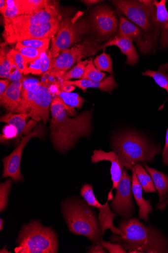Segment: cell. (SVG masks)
I'll use <instances>...</instances> for the list:
<instances>
[{"label":"cell","mask_w":168,"mask_h":253,"mask_svg":"<svg viewBox=\"0 0 168 253\" xmlns=\"http://www.w3.org/2000/svg\"><path fill=\"white\" fill-rule=\"evenodd\" d=\"M103 247L110 253H127L121 244L117 243L105 242L103 240L101 241Z\"/></svg>","instance_id":"cell-38"},{"label":"cell","mask_w":168,"mask_h":253,"mask_svg":"<svg viewBox=\"0 0 168 253\" xmlns=\"http://www.w3.org/2000/svg\"><path fill=\"white\" fill-rule=\"evenodd\" d=\"M110 46H116L119 48L122 54L127 56V64L134 65L137 62L139 59L138 54L133 42L129 39L116 35L103 45V49Z\"/></svg>","instance_id":"cell-22"},{"label":"cell","mask_w":168,"mask_h":253,"mask_svg":"<svg viewBox=\"0 0 168 253\" xmlns=\"http://www.w3.org/2000/svg\"><path fill=\"white\" fill-rule=\"evenodd\" d=\"M10 84V81L7 79H1L0 81V97L5 93Z\"/></svg>","instance_id":"cell-42"},{"label":"cell","mask_w":168,"mask_h":253,"mask_svg":"<svg viewBox=\"0 0 168 253\" xmlns=\"http://www.w3.org/2000/svg\"><path fill=\"white\" fill-rule=\"evenodd\" d=\"M89 59L79 61L75 66L71 68V70L67 72L59 80L60 83L69 81L73 79H80L83 76L85 68L88 64Z\"/></svg>","instance_id":"cell-33"},{"label":"cell","mask_w":168,"mask_h":253,"mask_svg":"<svg viewBox=\"0 0 168 253\" xmlns=\"http://www.w3.org/2000/svg\"><path fill=\"white\" fill-rule=\"evenodd\" d=\"M93 63L99 71L106 72L113 75L112 59L110 55L105 53V49L102 54L96 57L93 60Z\"/></svg>","instance_id":"cell-32"},{"label":"cell","mask_w":168,"mask_h":253,"mask_svg":"<svg viewBox=\"0 0 168 253\" xmlns=\"http://www.w3.org/2000/svg\"><path fill=\"white\" fill-rule=\"evenodd\" d=\"M106 76V74L99 71L96 68L93 63V58H90L81 79L101 82L105 78Z\"/></svg>","instance_id":"cell-34"},{"label":"cell","mask_w":168,"mask_h":253,"mask_svg":"<svg viewBox=\"0 0 168 253\" xmlns=\"http://www.w3.org/2000/svg\"><path fill=\"white\" fill-rule=\"evenodd\" d=\"M9 61L14 64L18 69L19 72L24 75L25 72V61L22 55L15 48L10 49L8 53Z\"/></svg>","instance_id":"cell-37"},{"label":"cell","mask_w":168,"mask_h":253,"mask_svg":"<svg viewBox=\"0 0 168 253\" xmlns=\"http://www.w3.org/2000/svg\"><path fill=\"white\" fill-rule=\"evenodd\" d=\"M103 49V45L96 38L88 37L74 45L73 47L61 52L53 58L49 69L60 80L61 78L82 59L94 55Z\"/></svg>","instance_id":"cell-8"},{"label":"cell","mask_w":168,"mask_h":253,"mask_svg":"<svg viewBox=\"0 0 168 253\" xmlns=\"http://www.w3.org/2000/svg\"><path fill=\"white\" fill-rule=\"evenodd\" d=\"M163 162L165 166H168V128L166 134L165 145L162 153Z\"/></svg>","instance_id":"cell-41"},{"label":"cell","mask_w":168,"mask_h":253,"mask_svg":"<svg viewBox=\"0 0 168 253\" xmlns=\"http://www.w3.org/2000/svg\"><path fill=\"white\" fill-rule=\"evenodd\" d=\"M43 132L41 125L37 126L33 132L22 137L13 152L3 159L4 169L2 178L10 177L16 183L19 181L23 182L24 177L21 172L20 165L24 149L32 138L40 137Z\"/></svg>","instance_id":"cell-13"},{"label":"cell","mask_w":168,"mask_h":253,"mask_svg":"<svg viewBox=\"0 0 168 253\" xmlns=\"http://www.w3.org/2000/svg\"><path fill=\"white\" fill-rule=\"evenodd\" d=\"M6 8V0L0 1V12L3 14Z\"/></svg>","instance_id":"cell-45"},{"label":"cell","mask_w":168,"mask_h":253,"mask_svg":"<svg viewBox=\"0 0 168 253\" xmlns=\"http://www.w3.org/2000/svg\"><path fill=\"white\" fill-rule=\"evenodd\" d=\"M91 207L81 199H70L64 203L63 213L72 234L86 237L93 244H98L103 240L105 232Z\"/></svg>","instance_id":"cell-4"},{"label":"cell","mask_w":168,"mask_h":253,"mask_svg":"<svg viewBox=\"0 0 168 253\" xmlns=\"http://www.w3.org/2000/svg\"><path fill=\"white\" fill-rule=\"evenodd\" d=\"M118 228L123 235H112L111 241L121 244L127 253H168V239L153 226H146L138 218L132 217L122 219Z\"/></svg>","instance_id":"cell-2"},{"label":"cell","mask_w":168,"mask_h":253,"mask_svg":"<svg viewBox=\"0 0 168 253\" xmlns=\"http://www.w3.org/2000/svg\"><path fill=\"white\" fill-rule=\"evenodd\" d=\"M84 13L79 11L73 16L61 19L57 33L52 39L50 51L53 58L79 42L85 35L91 33L89 18L85 17Z\"/></svg>","instance_id":"cell-7"},{"label":"cell","mask_w":168,"mask_h":253,"mask_svg":"<svg viewBox=\"0 0 168 253\" xmlns=\"http://www.w3.org/2000/svg\"><path fill=\"white\" fill-rule=\"evenodd\" d=\"M76 88V86L71 85H67L60 87V90L66 92V93H71L72 91H73Z\"/></svg>","instance_id":"cell-44"},{"label":"cell","mask_w":168,"mask_h":253,"mask_svg":"<svg viewBox=\"0 0 168 253\" xmlns=\"http://www.w3.org/2000/svg\"><path fill=\"white\" fill-rule=\"evenodd\" d=\"M143 166L151 175L159 195V200L156 209L164 211L168 205V176L150 168L146 163H143Z\"/></svg>","instance_id":"cell-19"},{"label":"cell","mask_w":168,"mask_h":253,"mask_svg":"<svg viewBox=\"0 0 168 253\" xmlns=\"http://www.w3.org/2000/svg\"><path fill=\"white\" fill-rule=\"evenodd\" d=\"M117 35L135 42L143 55H149L155 50V46L146 39L143 32L123 16L119 18Z\"/></svg>","instance_id":"cell-16"},{"label":"cell","mask_w":168,"mask_h":253,"mask_svg":"<svg viewBox=\"0 0 168 253\" xmlns=\"http://www.w3.org/2000/svg\"><path fill=\"white\" fill-rule=\"evenodd\" d=\"M61 19L39 25L13 26L4 25L3 37L5 42L13 43L29 39H53L57 33Z\"/></svg>","instance_id":"cell-11"},{"label":"cell","mask_w":168,"mask_h":253,"mask_svg":"<svg viewBox=\"0 0 168 253\" xmlns=\"http://www.w3.org/2000/svg\"><path fill=\"white\" fill-rule=\"evenodd\" d=\"M134 168L144 191L146 193H158L153 179L148 171L139 164H136Z\"/></svg>","instance_id":"cell-28"},{"label":"cell","mask_w":168,"mask_h":253,"mask_svg":"<svg viewBox=\"0 0 168 253\" xmlns=\"http://www.w3.org/2000/svg\"><path fill=\"white\" fill-rule=\"evenodd\" d=\"M142 75L152 78L159 86L167 91L168 95V63L161 65L157 71L148 70L142 73Z\"/></svg>","instance_id":"cell-27"},{"label":"cell","mask_w":168,"mask_h":253,"mask_svg":"<svg viewBox=\"0 0 168 253\" xmlns=\"http://www.w3.org/2000/svg\"><path fill=\"white\" fill-rule=\"evenodd\" d=\"M22 81L11 82L3 95L0 97V103L9 113H20L22 106L21 93Z\"/></svg>","instance_id":"cell-18"},{"label":"cell","mask_w":168,"mask_h":253,"mask_svg":"<svg viewBox=\"0 0 168 253\" xmlns=\"http://www.w3.org/2000/svg\"><path fill=\"white\" fill-rule=\"evenodd\" d=\"M115 76L111 75L105 78L101 82L93 81L89 80L80 79L77 81H67L61 84V86L67 85H74L86 91L88 88H97L103 92L106 91L110 94L116 89L118 84L115 80Z\"/></svg>","instance_id":"cell-20"},{"label":"cell","mask_w":168,"mask_h":253,"mask_svg":"<svg viewBox=\"0 0 168 253\" xmlns=\"http://www.w3.org/2000/svg\"><path fill=\"white\" fill-rule=\"evenodd\" d=\"M10 49L5 42H1L0 48V78L8 80L12 68V64L8 58V53Z\"/></svg>","instance_id":"cell-29"},{"label":"cell","mask_w":168,"mask_h":253,"mask_svg":"<svg viewBox=\"0 0 168 253\" xmlns=\"http://www.w3.org/2000/svg\"><path fill=\"white\" fill-rule=\"evenodd\" d=\"M102 161H108L111 163L110 174L113 182L112 188L110 193H112L113 190H116L121 181L123 168L124 166L118 155L114 151L106 152L101 149L93 151V155L91 156V162L93 164L98 163Z\"/></svg>","instance_id":"cell-17"},{"label":"cell","mask_w":168,"mask_h":253,"mask_svg":"<svg viewBox=\"0 0 168 253\" xmlns=\"http://www.w3.org/2000/svg\"><path fill=\"white\" fill-rule=\"evenodd\" d=\"M17 243V253H56L59 249L58 237L54 229L37 220L23 226Z\"/></svg>","instance_id":"cell-6"},{"label":"cell","mask_w":168,"mask_h":253,"mask_svg":"<svg viewBox=\"0 0 168 253\" xmlns=\"http://www.w3.org/2000/svg\"><path fill=\"white\" fill-rule=\"evenodd\" d=\"M57 96L59 97L63 101L67 106L78 109H81L84 103L85 99L77 93H66V92L59 90L57 93Z\"/></svg>","instance_id":"cell-31"},{"label":"cell","mask_w":168,"mask_h":253,"mask_svg":"<svg viewBox=\"0 0 168 253\" xmlns=\"http://www.w3.org/2000/svg\"><path fill=\"white\" fill-rule=\"evenodd\" d=\"M53 59V55L50 50L42 54L37 59L25 62L26 70L24 75H43L44 73L49 70Z\"/></svg>","instance_id":"cell-24"},{"label":"cell","mask_w":168,"mask_h":253,"mask_svg":"<svg viewBox=\"0 0 168 253\" xmlns=\"http://www.w3.org/2000/svg\"><path fill=\"white\" fill-rule=\"evenodd\" d=\"M81 2H83L88 7H91L100 3L103 2V1H100V0H84V1H81Z\"/></svg>","instance_id":"cell-43"},{"label":"cell","mask_w":168,"mask_h":253,"mask_svg":"<svg viewBox=\"0 0 168 253\" xmlns=\"http://www.w3.org/2000/svg\"><path fill=\"white\" fill-rule=\"evenodd\" d=\"M80 194L89 205L93 208H97L100 211L98 218L103 232L109 229L111 230L114 235H123L121 230L114 225L113 220L116 218L117 215L111 211L108 205L109 201L112 200V198L108 196L107 202L105 204L102 205L96 198L93 187L89 183L84 184L80 191Z\"/></svg>","instance_id":"cell-14"},{"label":"cell","mask_w":168,"mask_h":253,"mask_svg":"<svg viewBox=\"0 0 168 253\" xmlns=\"http://www.w3.org/2000/svg\"><path fill=\"white\" fill-rule=\"evenodd\" d=\"M15 49L22 55L25 62L37 59L40 58L42 54L48 51L28 47V46L22 44L19 42L16 43Z\"/></svg>","instance_id":"cell-30"},{"label":"cell","mask_w":168,"mask_h":253,"mask_svg":"<svg viewBox=\"0 0 168 253\" xmlns=\"http://www.w3.org/2000/svg\"><path fill=\"white\" fill-rule=\"evenodd\" d=\"M155 0H114L117 12L139 27L146 39L156 47L161 30L157 18Z\"/></svg>","instance_id":"cell-5"},{"label":"cell","mask_w":168,"mask_h":253,"mask_svg":"<svg viewBox=\"0 0 168 253\" xmlns=\"http://www.w3.org/2000/svg\"><path fill=\"white\" fill-rule=\"evenodd\" d=\"M108 251L104 249L101 242L98 244H94L88 248L87 253H107Z\"/></svg>","instance_id":"cell-40"},{"label":"cell","mask_w":168,"mask_h":253,"mask_svg":"<svg viewBox=\"0 0 168 253\" xmlns=\"http://www.w3.org/2000/svg\"><path fill=\"white\" fill-rule=\"evenodd\" d=\"M51 40V38L33 39L22 40L19 42L28 47L48 51Z\"/></svg>","instance_id":"cell-36"},{"label":"cell","mask_w":168,"mask_h":253,"mask_svg":"<svg viewBox=\"0 0 168 253\" xmlns=\"http://www.w3.org/2000/svg\"><path fill=\"white\" fill-rule=\"evenodd\" d=\"M89 20L91 33L100 42L109 40L118 33L117 13L106 4L98 5L91 9Z\"/></svg>","instance_id":"cell-10"},{"label":"cell","mask_w":168,"mask_h":253,"mask_svg":"<svg viewBox=\"0 0 168 253\" xmlns=\"http://www.w3.org/2000/svg\"><path fill=\"white\" fill-rule=\"evenodd\" d=\"M4 221L3 219H0V231H2V229L4 228Z\"/></svg>","instance_id":"cell-46"},{"label":"cell","mask_w":168,"mask_h":253,"mask_svg":"<svg viewBox=\"0 0 168 253\" xmlns=\"http://www.w3.org/2000/svg\"><path fill=\"white\" fill-rule=\"evenodd\" d=\"M50 108L51 137L56 150L64 154L73 149L81 137H89L92 130V110H87L70 118L64 102L58 96L52 100Z\"/></svg>","instance_id":"cell-1"},{"label":"cell","mask_w":168,"mask_h":253,"mask_svg":"<svg viewBox=\"0 0 168 253\" xmlns=\"http://www.w3.org/2000/svg\"><path fill=\"white\" fill-rule=\"evenodd\" d=\"M13 179L9 178L0 184V211L3 212L7 208L8 196L12 188Z\"/></svg>","instance_id":"cell-35"},{"label":"cell","mask_w":168,"mask_h":253,"mask_svg":"<svg viewBox=\"0 0 168 253\" xmlns=\"http://www.w3.org/2000/svg\"><path fill=\"white\" fill-rule=\"evenodd\" d=\"M111 148L128 170H132L138 163L153 162L161 152V147L151 144L145 136L132 131L115 135Z\"/></svg>","instance_id":"cell-3"},{"label":"cell","mask_w":168,"mask_h":253,"mask_svg":"<svg viewBox=\"0 0 168 253\" xmlns=\"http://www.w3.org/2000/svg\"><path fill=\"white\" fill-rule=\"evenodd\" d=\"M132 191L134 198L138 207V217L140 219L147 223L149 220V214L153 213L151 200L143 198L142 188L137 179L134 168L132 169Z\"/></svg>","instance_id":"cell-21"},{"label":"cell","mask_w":168,"mask_h":253,"mask_svg":"<svg viewBox=\"0 0 168 253\" xmlns=\"http://www.w3.org/2000/svg\"><path fill=\"white\" fill-rule=\"evenodd\" d=\"M166 0L155 1L157 18L161 30L160 47L163 50L168 48V11L166 8Z\"/></svg>","instance_id":"cell-23"},{"label":"cell","mask_w":168,"mask_h":253,"mask_svg":"<svg viewBox=\"0 0 168 253\" xmlns=\"http://www.w3.org/2000/svg\"><path fill=\"white\" fill-rule=\"evenodd\" d=\"M116 190L110 207L117 215L123 219H131L135 209L132 191V178L126 168L123 170L122 178Z\"/></svg>","instance_id":"cell-12"},{"label":"cell","mask_w":168,"mask_h":253,"mask_svg":"<svg viewBox=\"0 0 168 253\" xmlns=\"http://www.w3.org/2000/svg\"><path fill=\"white\" fill-rule=\"evenodd\" d=\"M22 106L20 113H26L36 121L42 120L44 125L49 119L52 102L49 87L41 83L36 89L21 90Z\"/></svg>","instance_id":"cell-9"},{"label":"cell","mask_w":168,"mask_h":253,"mask_svg":"<svg viewBox=\"0 0 168 253\" xmlns=\"http://www.w3.org/2000/svg\"><path fill=\"white\" fill-rule=\"evenodd\" d=\"M11 64L12 68L8 80L12 82L22 81L24 79L23 77V74L19 72L18 69L14 64Z\"/></svg>","instance_id":"cell-39"},{"label":"cell","mask_w":168,"mask_h":253,"mask_svg":"<svg viewBox=\"0 0 168 253\" xmlns=\"http://www.w3.org/2000/svg\"><path fill=\"white\" fill-rule=\"evenodd\" d=\"M30 117V115L26 113H12L9 112L3 116L0 119V121L5 123L14 127L17 133V141L26 127V120Z\"/></svg>","instance_id":"cell-26"},{"label":"cell","mask_w":168,"mask_h":253,"mask_svg":"<svg viewBox=\"0 0 168 253\" xmlns=\"http://www.w3.org/2000/svg\"><path fill=\"white\" fill-rule=\"evenodd\" d=\"M50 2L47 0H16L20 16L37 13L44 9Z\"/></svg>","instance_id":"cell-25"},{"label":"cell","mask_w":168,"mask_h":253,"mask_svg":"<svg viewBox=\"0 0 168 253\" xmlns=\"http://www.w3.org/2000/svg\"><path fill=\"white\" fill-rule=\"evenodd\" d=\"M59 3L51 1L43 10L32 15H21L11 19L4 18V25L13 26L39 25L62 19Z\"/></svg>","instance_id":"cell-15"},{"label":"cell","mask_w":168,"mask_h":253,"mask_svg":"<svg viewBox=\"0 0 168 253\" xmlns=\"http://www.w3.org/2000/svg\"><path fill=\"white\" fill-rule=\"evenodd\" d=\"M0 253H10L11 252H9L7 250V249L6 248V246H5V247L3 249H1V251H0Z\"/></svg>","instance_id":"cell-47"}]
</instances>
